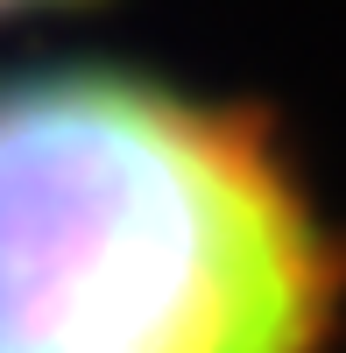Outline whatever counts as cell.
I'll list each match as a JSON object with an SVG mask.
<instances>
[{
    "label": "cell",
    "mask_w": 346,
    "mask_h": 353,
    "mask_svg": "<svg viewBox=\"0 0 346 353\" xmlns=\"http://www.w3.org/2000/svg\"><path fill=\"white\" fill-rule=\"evenodd\" d=\"M0 8H21V0H0Z\"/></svg>",
    "instance_id": "7a4b0ae2"
},
{
    "label": "cell",
    "mask_w": 346,
    "mask_h": 353,
    "mask_svg": "<svg viewBox=\"0 0 346 353\" xmlns=\"http://www.w3.org/2000/svg\"><path fill=\"white\" fill-rule=\"evenodd\" d=\"M325 304L247 134L128 78L0 92V353H318Z\"/></svg>",
    "instance_id": "6da1fadb"
}]
</instances>
